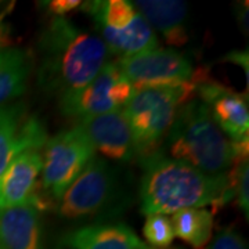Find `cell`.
I'll return each mask as SVG.
<instances>
[{"label": "cell", "mask_w": 249, "mask_h": 249, "mask_svg": "<svg viewBox=\"0 0 249 249\" xmlns=\"http://www.w3.org/2000/svg\"><path fill=\"white\" fill-rule=\"evenodd\" d=\"M37 83L58 98L82 89L107 64L106 43L67 17H53L39 39Z\"/></svg>", "instance_id": "6da1fadb"}, {"label": "cell", "mask_w": 249, "mask_h": 249, "mask_svg": "<svg viewBox=\"0 0 249 249\" xmlns=\"http://www.w3.org/2000/svg\"><path fill=\"white\" fill-rule=\"evenodd\" d=\"M140 160L144 170L140 201L142 212L147 216L176 213L211 204L219 208L232 198L227 173L205 175L186 163L166 158L162 151Z\"/></svg>", "instance_id": "7a4b0ae2"}, {"label": "cell", "mask_w": 249, "mask_h": 249, "mask_svg": "<svg viewBox=\"0 0 249 249\" xmlns=\"http://www.w3.org/2000/svg\"><path fill=\"white\" fill-rule=\"evenodd\" d=\"M168 148L173 160L209 176L224 175L234 163L231 140L198 98L180 107L168 133Z\"/></svg>", "instance_id": "3957f363"}, {"label": "cell", "mask_w": 249, "mask_h": 249, "mask_svg": "<svg viewBox=\"0 0 249 249\" xmlns=\"http://www.w3.org/2000/svg\"><path fill=\"white\" fill-rule=\"evenodd\" d=\"M194 97L191 82L178 88H147L134 90L124 106L126 122L133 134L137 157L158 151L168 136L178 109Z\"/></svg>", "instance_id": "277c9868"}, {"label": "cell", "mask_w": 249, "mask_h": 249, "mask_svg": "<svg viewBox=\"0 0 249 249\" xmlns=\"http://www.w3.org/2000/svg\"><path fill=\"white\" fill-rule=\"evenodd\" d=\"M43 148L40 190L49 201H60L96 151L76 124L49 139Z\"/></svg>", "instance_id": "5b68a950"}, {"label": "cell", "mask_w": 249, "mask_h": 249, "mask_svg": "<svg viewBox=\"0 0 249 249\" xmlns=\"http://www.w3.org/2000/svg\"><path fill=\"white\" fill-rule=\"evenodd\" d=\"M133 93V85L118 64L107 62L86 86L60 97V109L65 116L78 121L93 118L121 111Z\"/></svg>", "instance_id": "8992f818"}, {"label": "cell", "mask_w": 249, "mask_h": 249, "mask_svg": "<svg viewBox=\"0 0 249 249\" xmlns=\"http://www.w3.org/2000/svg\"><path fill=\"white\" fill-rule=\"evenodd\" d=\"M116 64L134 90L178 88L188 83L194 73L191 61L173 49H154L122 57Z\"/></svg>", "instance_id": "52a82bcc"}, {"label": "cell", "mask_w": 249, "mask_h": 249, "mask_svg": "<svg viewBox=\"0 0 249 249\" xmlns=\"http://www.w3.org/2000/svg\"><path fill=\"white\" fill-rule=\"evenodd\" d=\"M194 96L202 101L222 132L231 142L248 139L249 109L247 96L213 80L205 70H198L191 76Z\"/></svg>", "instance_id": "ba28073f"}, {"label": "cell", "mask_w": 249, "mask_h": 249, "mask_svg": "<svg viewBox=\"0 0 249 249\" xmlns=\"http://www.w3.org/2000/svg\"><path fill=\"white\" fill-rule=\"evenodd\" d=\"M115 180L107 162L93 158L60 198L58 213L64 219H80L98 213L111 201Z\"/></svg>", "instance_id": "9c48e42d"}, {"label": "cell", "mask_w": 249, "mask_h": 249, "mask_svg": "<svg viewBox=\"0 0 249 249\" xmlns=\"http://www.w3.org/2000/svg\"><path fill=\"white\" fill-rule=\"evenodd\" d=\"M42 154L39 150L21 152L0 175V209L32 205L43 211L50 201L40 193Z\"/></svg>", "instance_id": "30bf717a"}, {"label": "cell", "mask_w": 249, "mask_h": 249, "mask_svg": "<svg viewBox=\"0 0 249 249\" xmlns=\"http://www.w3.org/2000/svg\"><path fill=\"white\" fill-rule=\"evenodd\" d=\"M47 142L40 118L28 112L22 103L0 107V175L21 152L40 150Z\"/></svg>", "instance_id": "8fae6325"}, {"label": "cell", "mask_w": 249, "mask_h": 249, "mask_svg": "<svg viewBox=\"0 0 249 249\" xmlns=\"http://www.w3.org/2000/svg\"><path fill=\"white\" fill-rule=\"evenodd\" d=\"M75 124L88 137L94 151L109 160L129 162L137 157L133 134L122 111L79 119Z\"/></svg>", "instance_id": "7c38bea8"}, {"label": "cell", "mask_w": 249, "mask_h": 249, "mask_svg": "<svg viewBox=\"0 0 249 249\" xmlns=\"http://www.w3.org/2000/svg\"><path fill=\"white\" fill-rule=\"evenodd\" d=\"M0 249H45L40 211L32 205L0 209Z\"/></svg>", "instance_id": "4fadbf2b"}, {"label": "cell", "mask_w": 249, "mask_h": 249, "mask_svg": "<svg viewBox=\"0 0 249 249\" xmlns=\"http://www.w3.org/2000/svg\"><path fill=\"white\" fill-rule=\"evenodd\" d=\"M55 249H152L126 224H90L65 232Z\"/></svg>", "instance_id": "5bb4252c"}, {"label": "cell", "mask_w": 249, "mask_h": 249, "mask_svg": "<svg viewBox=\"0 0 249 249\" xmlns=\"http://www.w3.org/2000/svg\"><path fill=\"white\" fill-rule=\"evenodd\" d=\"M133 6L150 27L160 31L169 45L183 46L188 42L186 1L137 0Z\"/></svg>", "instance_id": "9a60e30c"}, {"label": "cell", "mask_w": 249, "mask_h": 249, "mask_svg": "<svg viewBox=\"0 0 249 249\" xmlns=\"http://www.w3.org/2000/svg\"><path fill=\"white\" fill-rule=\"evenodd\" d=\"M103 35V42L107 46L108 52L119 54L122 57H130L134 54L142 53L158 49V37L150 24L142 18L140 13L124 29L98 28ZM121 57V58H122Z\"/></svg>", "instance_id": "2e32d148"}, {"label": "cell", "mask_w": 249, "mask_h": 249, "mask_svg": "<svg viewBox=\"0 0 249 249\" xmlns=\"http://www.w3.org/2000/svg\"><path fill=\"white\" fill-rule=\"evenodd\" d=\"M32 64L27 50L10 47L0 52V107L25 93Z\"/></svg>", "instance_id": "e0dca14e"}, {"label": "cell", "mask_w": 249, "mask_h": 249, "mask_svg": "<svg viewBox=\"0 0 249 249\" xmlns=\"http://www.w3.org/2000/svg\"><path fill=\"white\" fill-rule=\"evenodd\" d=\"M172 227L175 235L194 249H202L212 238L213 213L202 208H190L173 213Z\"/></svg>", "instance_id": "ac0fdd59"}, {"label": "cell", "mask_w": 249, "mask_h": 249, "mask_svg": "<svg viewBox=\"0 0 249 249\" xmlns=\"http://www.w3.org/2000/svg\"><path fill=\"white\" fill-rule=\"evenodd\" d=\"M82 9L91 16L97 28H111L115 31L127 27L139 13L133 3L126 0L89 1Z\"/></svg>", "instance_id": "d6986e66"}, {"label": "cell", "mask_w": 249, "mask_h": 249, "mask_svg": "<svg viewBox=\"0 0 249 249\" xmlns=\"http://www.w3.org/2000/svg\"><path fill=\"white\" fill-rule=\"evenodd\" d=\"M142 234L147 242L154 248H168L175 240V231L172 227V222L166 214H148Z\"/></svg>", "instance_id": "ffe728a7"}, {"label": "cell", "mask_w": 249, "mask_h": 249, "mask_svg": "<svg viewBox=\"0 0 249 249\" xmlns=\"http://www.w3.org/2000/svg\"><path fill=\"white\" fill-rule=\"evenodd\" d=\"M234 169L232 173L227 175L229 184L231 190L232 196L237 198V202L240 205L241 211L245 213V217L248 219L249 214V196H248V160H237L232 163Z\"/></svg>", "instance_id": "44dd1931"}, {"label": "cell", "mask_w": 249, "mask_h": 249, "mask_svg": "<svg viewBox=\"0 0 249 249\" xmlns=\"http://www.w3.org/2000/svg\"><path fill=\"white\" fill-rule=\"evenodd\" d=\"M208 249H247V245L238 232L226 229L214 237Z\"/></svg>", "instance_id": "7402d4cb"}, {"label": "cell", "mask_w": 249, "mask_h": 249, "mask_svg": "<svg viewBox=\"0 0 249 249\" xmlns=\"http://www.w3.org/2000/svg\"><path fill=\"white\" fill-rule=\"evenodd\" d=\"M43 4L52 18L67 17V14L82 7V1L79 0H52V1H46Z\"/></svg>", "instance_id": "603a6c76"}, {"label": "cell", "mask_w": 249, "mask_h": 249, "mask_svg": "<svg viewBox=\"0 0 249 249\" xmlns=\"http://www.w3.org/2000/svg\"><path fill=\"white\" fill-rule=\"evenodd\" d=\"M16 43V39L13 36V31L9 24L4 22V14L0 16V52L10 49Z\"/></svg>", "instance_id": "cb8c5ba5"}, {"label": "cell", "mask_w": 249, "mask_h": 249, "mask_svg": "<svg viewBox=\"0 0 249 249\" xmlns=\"http://www.w3.org/2000/svg\"><path fill=\"white\" fill-rule=\"evenodd\" d=\"M227 60L234 64H238L241 68H245V73H247V82H248V52H232L227 55Z\"/></svg>", "instance_id": "d4e9b609"}, {"label": "cell", "mask_w": 249, "mask_h": 249, "mask_svg": "<svg viewBox=\"0 0 249 249\" xmlns=\"http://www.w3.org/2000/svg\"><path fill=\"white\" fill-rule=\"evenodd\" d=\"M240 19H241V27L242 29H245V32L248 31V3H245V7L241 6L240 11Z\"/></svg>", "instance_id": "484cf974"}, {"label": "cell", "mask_w": 249, "mask_h": 249, "mask_svg": "<svg viewBox=\"0 0 249 249\" xmlns=\"http://www.w3.org/2000/svg\"><path fill=\"white\" fill-rule=\"evenodd\" d=\"M175 249H178V248H175Z\"/></svg>", "instance_id": "4316f807"}]
</instances>
